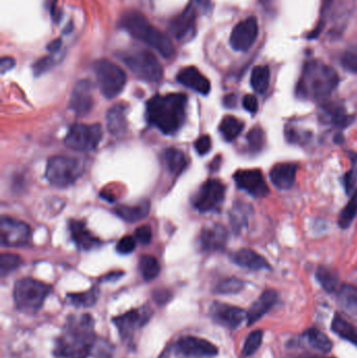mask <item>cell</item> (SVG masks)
Masks as SVG:
<instances>
[{"mask_svg": "<svg viewBox=\"0 0 357 358\" xmlns=\"http://www.w3.org/2000/svg\"><path fill=\"white\" fill-rule=\"evenodd\" d=\"M340 79L332 67L320 60H310L305 63L297 84V97L309 101L327 99L338 87Z\"/></svg>", "mask_w": 357, "mask_h": 358, "instance_id": "3", "label": "cell"}, {"mask_svg": "<svg viewBox=\"0 0 357 358\" xmlns=\"http://www.w3.org/2000/svg\"><path fill=\"white\" fill-rule=\"evenodd\" d=\"M83 171V164L79 159L59 155L49 159L47 168V178L53 186L67 188L76 182Z\"/></svg>", "mask_w": 357, "mask_h": 358, "instance_id": "7", "label": "cell"}, {"mask_svg": "<svg viewBox=\"0 0 357 358\" xmlns=\"http://www.w3.org/2000/svg\"><path fill=\"white\" fill-rule=\"evenodd\" d=\"M270 82V71L266 65L254 67L251 75V85L259 95L266 93Z\"/></svg>", "mask_w": 357, "mask_h": 358, "instance_id": "33", "label": "cell"}, {"mask_svg": "<svg viewBox=\"0 0 357 358\" xmlns=\"http://www.w3.org/2000/svg\"><path fill=\"white\" fill-rule=\"evenodd\" d=\"M201 246L205 250H220L227 241V232L221 224H213L201 232Z\"/></svg>", "mask_w": 357, "mask_h": 358, "instance_id": "23", "label": "cell"}, {"mask_svg": "<svg viewBox=\"0 0 357 358\" xmlns=\"http://www.w3.org/2000/svg\"><path fill=\"white\" fill-rule=\"evenodd\" d=\"M69 230L76 246L80 250H89L97 248L100 244L99 239L95 238L84 222L71 220L69 222Z\"/></svg>", "mask_w": 357, "mask_h": 358, "instance_id": "24", "label": "cell"}, {"mask_svg": "<svg viewBox=\"0 0 357 358\" xmlns=\"http://www.w3.org/2000/svg\"><path fill=\"white\" fill-rule=\"evenodd\" d=\"M139 272L146 281H152L161 272V266L155 256L145 254L139 259Z\"/></svg>", "mask_w": 357, "mask_h": 358, "instance_id": "34", "label": "cell"}, {"mask_svg": "<svg viewBox=\"0 0 357 358\" xmlns=\"http://www.w3.org/2000/svg\"><path fill=\"white\" fill-rule=\"evenodd\" d=\"M341 307L351 315L357 316V287L352 285L341 286L338 294Z\"/></svg>", "mask_w": 357, "mask_h": 358, "instance_id": "29", "label": "cell"}, {"mask_svg": "<svg viewBox=\"0 0 357 358\" xmlns=\"http://www.w3.org/2000/svg\"><path fill=\"white\" fill-rule=\"evenodd\" d=\"M51 287L35 278H25L16 282L14 301L20 312L35 314L45 304Z\"/></svg>", "mask_w": 357, "mask_h": 358, "instance_id": "5", "label": "cell"}, {"mask_svg": "<svg viewBox=\"0 0 357 358\" xmlns=\"http://www.w3.org/2000/svg\"><path fill=\"white\" fill-rule=\"evenodd\" d=\"M31 228L25 222L3 216L0 220V242L5 248H21L29 242Z\"/></svg>", "mask_w": 357, "mask_h": 358, "instance_id": "11", "label": "cell"}, {"mask_svg": "<svg viewBox=\"0 0 357 358\" xmlns=\"http://www.w3.org/2000/svg\"><path fill=\"white\" fill-rule=\"evenodd\" d=\"M243 128H244V123L237 119L236 117H233V115H227V117H223L220 125H219V131H220L223 139L227 142H232L235 139H237L242 132Z\"/></svg>", "mask_w": 357, "mask_h": 358, "instance_id": "32", "label": "cell"}, {"mask_svg": "<svg viewBox=\"0 0 357 358\" xmlns=\"http://www.w3.org/2000/svg\"><path fill=\"white\" fill-rule=\"evenodd\" d=\"M23 264L21 256L15 254H3L0 256V274L3 278L17 270Z\"/></svg>", "mask_w": 357, "mask_h": 358, "instance_id": "40", "label": "cell"}, {"mask_svg": "<svg viewBox=\"0 0 357 358\" xmlns=\"http://www.w3.org/2000/svg\"><path fill=\"white\" fill-rule=\"evenodd\" d=\"M177 81L183 86L207 95L211 91V82L195 67H187L177 73Z\"/></svg>", "mask_w": 357, "mask_h": 358, "instance_id": "19", "label": "cell"}, {"mask_svg": "<svg viewBox=\"0 0 357 358\" xmlns=\"http://www.w3.org/2000/svg\"><path fill=\"white\" fill-rule=\"evenodd\" d=\"M55 64V61H54L53 58L51 56H47V57L41 58V59L36 61L33 64V73L36 77H39V75H43V73L49 71L51 67Z\"/></svg>", "mask_w": 357, "mask_h": 358, "instance_id": "45", "label": "cell"}, {"mask_svg": "<svg viewBox=\"0 0 357 358\" xmlns=\"http://www.w3.org/2000/svg\"><path fill=\"white\" fill-rule=\"evenodd\" d=\"M175 354L178 358H214L218 354V349L214 344L203 338L185 336L175 345Z\"/></svg>", "mask_w": 357, "mask_h": 358, "instance_id": "12", "label": "cell"}, {"mask_svg": "<svg viewBox=\"0 0 357 358\" xmlns=\"http://www.w3.org/2000/svg\"><path fill=\"white\" fill-rule=\"evenodd\" d=\"M62 41L60 39L54 40L49 43V47H47V49H49L51 53H57V51H60L61 49Z\"/></svg>", "mask_w": 357, "mask_h": 358, "instance_id": "53", "label": "cell"}, {"mask_svg": "<svg viewBox=\"0 0 357 358\" xmlns=\"http://www.w3.org/2000/svg\"><path fill=\"white\" fill-rule=\"evenodd\" d=\"M95 338V320L91 314L71 316L56 342L54 354L59 358H87Z\"/></svg>", "mask_w": 357, "mask_h": 358, "instance_id": "1", "label": "cell"}, {"mask_svg": "<svg viewBox=\"0 0 357 358\" xmlns=\"http://www.w3.org/2000/svg\"><path fill=\"white\" fill-rule=\"evenodd\" d=\"M247 144L251 152L258 153L264 146V132L259 126L253 127L246 135Z\"/></svg>", "mask_w": 357, "mask_h": 358, "instance_id": "41", "label": "cell"}, {"mask_svg": "<svg viewBox=\"0 0 357 358\" xmlns=\"http://www.w3.org/2000/svg\"><path fill=\"white\" fill-rule=\"evenodd\" d=\"M163 158H165L168 170L172 174H181L187 167V157H185V153L179 149L168 148L163 153Z\"/></svg>", "mask_w": 357, "mask_h": 358, "instance_id": "31", "label": "cell"}, {"mask_svg": "<svg viewBox=\"0 0 357 358\" xmlns=\"http://www.w3.org/2000/svg\"><path fill=\"white\" fill-rule=\"evenodd\" d=\"M321 115H323L325 122L338 128H345L353 122V117L347 113L343 105L336 103L324 105L321 110Z\"/></svg>", "mask_w": 357, "mask_h": 358, "instance_id": "25", "label": "cell"}, {"mask_svg": "<svg viewBox=\"0 0 357 358\" xmlns=\"http://www.w3.org/2000/svg\"><path fill=\"white\" fill-rule=\"evenodd\" d=\"M298 165L293 163H280L275 165L269 172V178L276 188L288 190L296 182Z\"/></svg>", "mask_w": 357, "mask_h": 358, "instance_id": "20", "label": "cell"}, {"mask_svg": "<svg viewBox=\"0 0 357 358\" xmlns=\"http://www.w3.org/2000/svg\"><path fill=\"white\" fill-rule=\"evenodd\" d=\"M299 358H334V357H323V356L318 355H307V356H301Z\"/></svg>", "mask_w": 357, "mask_h": 358, "instance_id": "55", "label": "cell"}, {"mask_svg": "<svg viewBox=\"0 0 357 358\" xmlns=\"http://www.w3.org/2000/svg\"><path fill=\"white\" fill-rule=\"evenodd\" d=\"M278 301V294L275 290L267 289L257 298L247 311V325L251 326L263 318Z\"/></svg>", "mask_w": 357, "mask_h": 358, "instance_id": "21", "label": "cell"}, {"mask_svg": "<svg viewBox=\"0 0 357 358\" xmlns=\"http://www.w3.org/2000/svg\"><path fill=\"white\" fill-rule=\"evenodd\" d=\"M303 339L309 347L322 353H329L333 348V343L330 338L316 328L306 330L303 333Z\"/></svg>", "mask_w": 357, "mask_h": 358, "instance_id": "26", "label": "cell"}, {"mask_svg": "<svg viewBox=\"0 0 357 358\" xmlns=\"http://www.w3.org/2000/svg\"><path fill=\"white\" fill-rule=\"evenodd\" d=\"M263 331L262 330H255L251 332L245 339L244 346L242 349L243 357H249L258 351L259 348L262 345Z\"/></svg>", "mask_w": 357, "mask_h": 358, "instance_id": "39", "label": "cell"}, {"mask_svg": "<svg viewBox=\"0 0 357 358\" xmlns=\"http://www.w3.org/2000/svg\"><path fill=\"white\" fill-rule=\"evenodd\" d=\"M155 300L157 303H165L168 301V291H159L155 294Z\"/></svg>", "mask_w": 357, "mask_h": 358, "instance_id": "54", "label": "cell"}, {"mask_svg": "<svg viewBox=\"0 0 357 358\" xmlns=\"http://www.w3.org/2000/svg\"><path fill=\"white\" fill-rule=\"evenodd\" d=\"M244 288V282L238 278H227L219 282L215 287V292L219 294H239Z\"/></svg>", "mask_w": 357, "mask_h": 358, "instance_id": "38", "label": "cell"}, {"mask_svg": "<svg viewBox=\"0 0 357 358\" xmlns=\"http://www.w3.org/2000/svg\"><path fill=\"white\" fill-rule=\"evenodd\" d=\"M357 215V188L354 191V194L349 199L348 204H346L342 212H341L340 217H338V226L345 230L349 228L354 220Z\"/></svg>", "mask_w": 357, "mask_h": 358, "instance_id": "37", "label": "cell"}, {"mask_svg": "<svg viewBox=\"0 0 357 358\" xmlns=\"http://www.w3.org/2000/svg\"><path fill=\"white\" fill-rule=\"evenodd\" d=\"M99 296V289L93 287L82 294H67V298H69V303L73 304L76 307L89 308L97 303Z\"/></svg>", "mask_w": 357, "mask_h": 358, "instance_id": "35", "label": "cell"}, {"mask_svg": "<svg viewBox=\"0 0 357 358\" xmlns=\"http://www.w3.org/2000/svg\"><path fill=\"white\" fill-rule=\"evenodd\" d=\"M199 12H207L209 11L211 8V0H191Z\"/></svg>", "mask_w": 357, "mask_h": 358, "instance_id": "51", "label": "cell"}, {"mask_svg": "<svg viewBox=\"0 0 357 358\" xmlns=\"http://www.w3.org/2000/svg\"><path fill=\"white\" fill-rule=\"evenodd\" d=\"M187 97L183 93L157 95L147 102L146 117L149 124L165 134L178 132L187 117Z\"/></svg>", "mask_w": 357, "mask_h": 358, "instance_id": "2", "label": "cell"}, {"mask_svg": "<svg viewBox=\"0 0 357 358\" xmlns=\"http://www.w3.org/2000/svg\"><path fill=\"white\" fill-rule=\"evenodd\" d=\"M119 27L130 34L133 38L155 49L165 59L175 53L172 40L167 34L153 27L145 15L137 11L126 12L119 20Z\"/></svg>", "mask_w": 357, "mask_h": 358, "instance_id": "4", "label": "cell"}, {"mask_svg": "<svg viewBox=\"0 0 357 358\" xmlns=\"http://www.w3.org/2000/svg\"><path fill=\"white\" fill-rule=\"evenodd\" d=\"M198 12L196 5L191 1L190 5L171 21L169 27L171 34L178 40L191 37L195 32Z\"/></svg>", "mask_w": 357, "mask_h": 358, "instance_id": "17", "label": "cell"}, {"mask_svg": "<svg viewBox=\"0 0 357 358\" xmlns=\"http://www.w3.org/2000/svg\"><path fill=\"white\" fill-rule=\"evenodd\" d=\"M234 182L238 189L255 198H264L269 194L266 180L258 169L237 171L234 174Z\"/></svg>", "mask_w": 357, "mask_h": 358, "instance_id": "15", "label": "cell"}, {"mask_svg": "<svg viewBox=\"0 0 357 358\" xmlns=\"http://www.w3.org/2000/svg\"><path fill=\"white\" fill-rule=\"evenodd\" d=\"M243 108L251 113H256L259 109L258 99L254 95H244L242 99Z\"/></svg>", "mask_w": 357, "mask_h": 358, "instance_id": "49", "label": "cell"}, {"mask_svg": "<svg viewBox=\"0 0 357 358\" xmlns=\"http://www.w3.org/2000/svg\"><path fill=\"white\" fill-rule=\"evenodd\" d=\"M246 208L243 206H234V210L231 213V220H232V226L234 230L238 232L241 230L243 226H246Z\"/></svg>", "mask_w": 357, "mask_h": 358, "instance_id": "44", "label": "cell"}, {"mask_svg": "<svg viewBox=\"0 0 357 358\" xmlns=\"http://www.w3.org/2000/svg\"><path fill=\"white\" fill-rule=\"evenodd\" d=\"M152 314V310L148 306H145V307L130 310L122 315L115 316L113 322L119 330L122 338L126 341L133 337L137 330L148 323Z\"/></svg>", "mask_w": 357, "mask_h": 358, "instance_id": "13", "label": "cell"}, {"mask_svg": "<svg viewBox=\"0 0 357 358\" xmlns=\"http://www.w3.org/2000/svg\"><path fill=\"white\" fill-rule=\"evenodd\" d=\"M103 137L101 125L75 124L69 128L65 145L71 150L87 152L95 150Z\"/></svg>", "mask_w": 357, "mask_h": 358, "instance_id": "9", "label": "cell"}, {"mask_svg": "<svg viewBox=\"0 0 357 358\" xmlns=\"http://www.w3.org/2000/svg\"><path fill=\"white\" fill-rule=\"evenodd\" d=\"M316 278L323 289L326 290L329 294L338 289V284H340L338 276L332 270H328L324 266H320L316 270Z\"/></svg>", "mask_w": 357, "mask_h": 358, "instance_id": "36", "label": "cell"}, {"mask_svg": "<svg viewBox=\"0 0 357 358\" xmlns=\"http://www.w3.org/2000/svg\"><path fill=\"white\" fill-rule=\"evenodd\" d=\"M15 67V60L11 57H3L0 61V71L1 73H5L7 71H11Z\"/></svg>", "mask_w": 357, "mask_h": 358, "instance_id": "50", "label": "cell"}, {"mask_svg": "<svg viewBox=\"0 0 357 358\" xmlns=\"http://www.w3.org/2000/svg\"><path fill=\"white\" fill-rule=\"evenodd\" d=\"M258 35V20L251 16L235 25L229 37V45L235 51H247L256 43Z\"/></svg>", "mask_w": 357, "mask_h": 358, "instance_id": "14", "label": "cell"}, {"mask_svg": "<svg viewBox=\"0 0 357 358\" xmlns=\"http://www.w3.org/2000/svg\"><path fill=\"white\" fill-rule=\"evenodd\" d=\"M194 146L199 155H205L212 149V139L209 135H201L195 142Z\"/></svg>", "mask_w": 357, "mask_h": 358, "instance_id": "48", "label": "cell"}, {"mask_svg": "<svg viewBox=\"0 0 357 358\" xmlns=\"http://www.w3.org/2000/svg\"><path fill=\"white\" fill-rule=\"evenodd\" d=\"M351 168L344 177V186L347 195H350L355 190L357 182V153L350 152Z\"/></svg>", "mask_w": 357, "mask_h": 358, "instance_id": "42", "label": "cell"}, {"mask_svg": "<svg viewBox=\"0 0 357 358\" xmlns=\"http://www.w3.org/2000/svg\"><path fill=\"white\" fill-rule=\"evenodd\" d=\"M126 108L119 104L113 106L107 113V127L113 134L121 135L126 132L127 122H126Z\"/></svg>", "mask_w": 357, "mask_h": 358, "instance_id": "28", "label": "cell"}, {"mask_svg": "<svg viewBox=\"0 0 357 358\" xmlns=\"http://www.w3.org/2000/svg\"><path fill=\"white\" fill-rule=\"evenodd\" d=\"M209 313L215 323L231 330L237 329L243 323V321L246 320L247 315V312H245L242 308L229 305V304L219 303V302H215L211 306Z\"/></svg>", "mask_w": 357, "mask_h": 358, "instance_id": "16", "label": "cell"}, {"mask_svg": "<svg viewBox=\"0 0 357 358\" xmlns=\"http://www.w3.org/2000/svg\"><path fill=\"white\" fill-rule=\"evenodd\" d=\"M95 71L100 91L106 99H115L123 91L127 77L119 65L102 59L95 62Z\"/></svg>", "mask_w": 357, "mask_h": 358, "instance_id": "8", "label": "cell"}, {"mask_svg": "<svg viewBox=\"0 0 357 358\" xmlns=\"http://www.w3.org/2000/svg\"><path fill=\"white\" fill-rule=\"evenodd\" d=\"M119 57L133 75L145 82L157 83L163 79V67L152 51L139 49L119 53Z\"/></svg>", "mask_w": 357, "mask_h": 358, "instance_id": "6", "label": "cell"}, {"mask_svg": "<svg viewBox=\"0 0 357 358\" xmlns=\"http://www.w3.org/2000/svg\"><path fill=\"white\" fill-rule=\"evenodd\" d=\"M135 238L141 246H148L152 240V230L149 226H139L135 230Z\"/></svg>", "mask_w": 357, "mask_h": 358, "instance_id": "46", "label": "cell"}, {"mask_svg": "<svg viewBox=\"0 0 357 358\" xmlns=\"http://www.w3.org/2000/svg\"><path fill=\"white\" fill-rule=\"evenodd\" d=\"M150 212V204L143 202L137 206H119L115 208V213L127 222H137L148 216Z\"/></svg>", "mask_w": 357, "mask_h": 358, "instance_id": "27", "label": "cell"}, {"mask_svg": "<svg viewBox=\"0 0 357 358\" xmlns=\"http://www.w3.org/2000/svg\"><path fill=\"white\" fill-rule=\"evenodd\" d=\"M341 64L349 73H357V45L345 49L341 57Z\"/></svg>", "mask_w": 357, "mask_h": 358, "instance_id": "43", "label": "cell"}, {"mask_svg": "<svg viewBox=\"0 0 357 358\" xmlns=\"http://www.w3.org/2000/svg\"><path fill=\"white\" fill-rule=\"evenodd\" d=\"M235 264L246 270L258 272V270H270L268 261L264 256L249 248H242L235 252L232 256Z\"/></svg>", "mask_w": 357, "mask_h": 358, "instance_id": "22", "label": "cell"}, {"mask_svg": "<svg viewBox=\"0 0 357 358\" xmlns=\"http://www.w3.org/2000/svg\"><path fill=\"white\" fill-rule=\"evenodd\" d=\"M135 238L131 236H124L123 238L117 242V252L122 254H129L135 250Z\"/></svg>", "mask_w": 357, "mask_h": 358, "instance_id": "47", "label": "cell"}, {"mask_svg": "<svg viewBox=\"0 0 357 358\" xmlns=\"http://www.w3.org/2000/svg\"><path fill=\"white\" fill-rule=\"evenodd\" d=\"M69 105L78 117L87 115L91 110L93 106V97L91 81L82 80L75 85Z\"/></svg>", "mask_w": 357, "mask_h": 358, "instance_id": "18", "label": "cell"}, {"mask_svg": "<svg viewBox=\"0 0 357 358\" xmlns=\"http://www.w3.org/2000/svg\"><path fill=\"white\" fill-rule=\"evenodd\" d=\"M225 186L218 179H209L193 198V206L200 213L218 211L224 202Z\"/></svg>", "mask_w": 357, "mask_h": 358, "instance_id": "10", "label": "cell"}, {"mask_svg": "<svg viewBox=\"0 0 357 358\" xmlns=\"http://www.w3.org/2000/svg\"><path fill=\"white\" fill-rule=\"evenodd\" d=\"M223 104L227 108H234L237 104V95H227V97L223 99Z\"/></svg>", "mask_w": 357, "mask_h": 358, "instance_id": "52", "label": "cell"}, {"mask_svg": "<svg viewBox=\"0 0 357 358\" xmlns=\"http://www.w3.org/2000/svg\"><path fill=\"white\" fill-rule=\"evenodd\" d=\"M331 329L343 339L357 347V328L346 321L342 316L338 315V314L334 316L332 324H331Z\"/></svg>", "mask_w": 357, "mask_h": 358, "instance_id": "30", "label": "cell"}]
</instances>
